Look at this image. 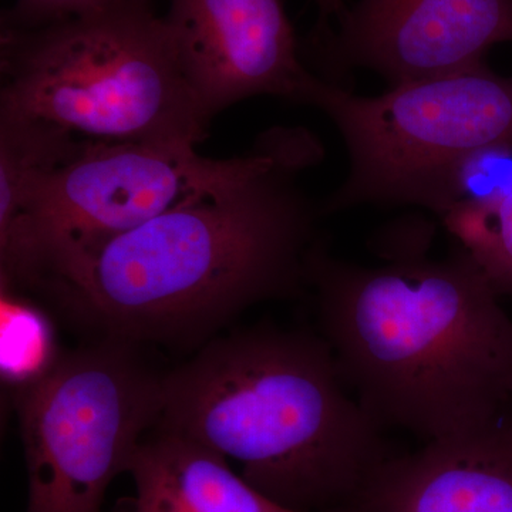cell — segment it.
Returning a JSON list of instances; mask_svg holds the SVG:
<instances>
[{
  "instance_id": "6da1fadb",
  "label": "cell",
  "mask_w": 512,
  "mask_h": 512,
  "mask_svg": "<svg viewBox=\"0 0 512 512\" xmlns=\"http://www.w3.org/2000/svg\"><path fill=\"white\" fill-rule=\"evenodd\" d=\"M323 157L308 128H269L234 177L57 262L26 293L100 340L200 345L252 305L308 288L323 212L299 181Z\"/></svg>"
},
{
  "instance_id": "7a4b0ae2",
  "label": "cell",
  "mask_w": 512,
  "mask_h": 512,
  "mask_svg": "<svg viewBox=\"0 0 512 512\" xmlns=\"http://www.w3.org/2000/svg\"><path fill=\"white\" fill-rule=\"evenodd\" d=\"M430 251L365 266L309 259L322 336L357 402L383 427L429 441L503 423L512 400V319L471 255Z\"/></svg>"
},
{
  "instance_id": "3957f363",
  "label": "cell",
  "mask_w": 512,
  "mask_h": 512,
  "mask_svg": "<svg viewBox=\"0 0 512 512\" xmlns=\"http://www.w3.org/2000/svg\"><path fill=\"white\" fill-rule=\"evenodd\" d=\"M154 430L232 458L252 487L299 512L343 510L392 457L325 338L271 326L208 342L163 376Z\"/></svg>"
},
{
  "instance_id": "277c9868",
  "label": "cell",
  "mask_w": 512,
  "mask_h": 512,
  "mask_svg": "<svg viewBox=\"0 0 512 512\" xmlns=\"http://www.w3.org/2000/svg\"><path fill=\"white\" fill-rule=\"evenodd\" d=\"M0 114L83 140L195 147L211 120L154 0H107L0 35Z\"/></svg>"
},
{
  "instance_id": "5b68a950",
  "label": "cell",
  "mask_w": 512,
  "mask_h": 512,
  "mask_svg": "<svg viewBox=\"0 0 512 512\" xmlns=\"http://www.w3.org/2000/svg\"><path fill=\"white\" fill-rule=\"evenodd\" d=\"M305 104L333 121L349 156L348 177L320 204L323 215L414 205L441 218L456 205L457 175L471 158L512 151V76L485 64L373 97L316 76Z\"/></svg>"
},
{
  "instance_id": "8992f818",
  "label": "cell",
  "mask_w": 512,
  "mask_h": 512,
  "mask_svg": "<svg viewBox=\"0 0 512 512\" xmlns=\"http://www.w3.org/2000/svg\"><path fill=\"white\" fill-rule=\"evenodd\" d=\"M131 343L101 339L63 353L55 369L15 394L28 466V512H103L160 419L163 376Z\"/></svg>"
},
{
  "instance_id": "52a82bcc",
  "label": "cell",
  "mask_w": 512,
  "mask_h": 512,
  "mask_svg": "<svg viewBox=\"0 0 512 512\" xmlns=\"http://www.w3.org/2000/svg\"><path fill=\"white\" fill-rule=\"evenodd\" d=\"M245 160L247 153L218 160L177 144L86 140L30 185L0 229V282L26 291L57 262L225 183Z\"/></svg>"
},
{
  "instance_id": "ba28073f",
  "label": "cell",
  "mask_w": 512,
  "mask_h": 512,
  "mask_svg": "<svg viewBox=\"0 0 512 512\" xmlns=\"http://www.w3.org/2000/svg\"><path fill=\"white\" fill-rule=\"evenodd\" d=\"M320 35L325 80L372 70L390 87L484 66L512 42V0H359Z\"/></svg>"
},
{
  "instance_id": "9c48e42d",
  "label": "cell",
  "mask_w": 512,
  "mask_h": 512,
  "mask_svg": "<svg viewBox=\"0 0 512 512\" xmlns=\"http://www.w3.org/2000/svg\"><path fill=\"white\" fill-rule=\"evenodd\" d=\"M164 18L211 121L255 96L305 104L316 74L303 66L282 0H168Z\"/></svg>"
},
{
  "instance_id": "30bf717a",
  "label": "cell",
  "mask_w": 512,
  "mask_h": 512,
  "mask_svg": "<svg viewBox=\"0 0 512 512\" xmlns=\"http://www.w3.org/2000/svg\"><path fill=\"white\" fill-rule=\"evenodd\" d=\"M338 512H512V421L429 441L377 468Z\"/></svg>"
},
{
  "instance_id": "8fae6325",
  "label": "cell",
  "mask_w": 512,
  "mask_h": 512,
  "mask_svg": "<svg viewBox=\"0 0 512 512\" xmlns=\"http://www.w3.org/2000/svg\"><path fill=\"white\" fill-rule=\"evenodd\" d=\"M127 473L136 495L114 512H299L275 503L197 441L154 430Z\"/></svg>"
},
{
  "instance_id": "7c38bea8",
  "label": "cell",
  "mask_w": 512,
  "mask_h": 512,
  "mask_svg": "<svg viewBox=\"0 0 512 512\" xmlns=\"http://www.w3.org/2000/svg\"><path fill=\"white\" fill-rule=\"evenodd\" d=\"M84 143L52 124L0 114V228L15 218L30 185L76 156Z\"/></svg>"
},
{
  "instance_id": "4fadbf2b",
  "label": "cell",
  "mask_w": 512,
  "mask_h": 512,
  "mask_svg": "<svg viewBox=\"0 0 512 512\" xmlns=\"http://www.w3.org/2000/svg\"><path fill=\"white\" fill-rule=\"evenodd\" d=\"M0 295V375L16 394L45 379L63 353L52 316L40 303L5 284Z\"/></svg>"
},
{
  "instance_id": "5bb4252c",
  "label": "cell",
  "mask_w": 512,
  "mask_h": 512,
  "mask_svg": "<svg viewBox=\"0 0 512 512\" xmlns=\"http://www.w3.org/2000/svg\"><path fill=\"white\" fill-rule=\"evenodd\" d=\"M440 220L497 295L512 301V187L484 200L458 202Z\"/></svg>"
},
{
  "instance_id": "9a60e30c",
  "label": "cell",
  "mask_w": 512,
  "mask_h": 512,
  "mask_svg": "<svg viewBox=\"0 0 512 512\" xmlns=\"http://www.w3.org/2000/svg\"><path fill=\"white\" fill-rule=\"evenodd\" d=\"M107 0H16L3 16V28H35L96 8Z\"/></svg>"
},
{
  "instance_id": "2e32d148",
  "label": "cell",
  "mask_w": 512,
  "mask_h": 512,
  "mask_svg": "<svg viewBox=\"0 0 512 512\" xmlns=\"http://www.w3.org/2000/svg\"><path fill=\"white\" fill-rule=\"evenodd\" d=\"M319 8L320 26L328 30V23L330 19H340L345 16L346 8L345 0H315ZM323 30V32H325Z\"/></svg>"
},
{
  "instance_id": "e0dca14e",
  "label": "cell",
  "mask_w": 512,
  "mask_h": 512,
  "mask_svg": "<svg viewBox=\"0 0 512 512\" xmlns=\"http://www.w3.org/2000/svg\"><path fill=\"white\" fill-rule=\"evenodd\" d=\"M508 417H510V420L512 421V400H511V407H510V416H508Z\"/></svg>"
}]
</instances>
